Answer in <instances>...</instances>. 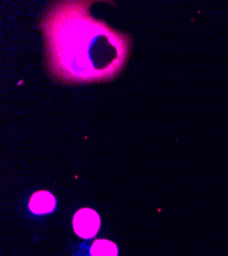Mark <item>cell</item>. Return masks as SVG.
I'll list each match as a JSON object with an SVG mask.
<instances>
[{
    "mask_svg": "<svg viewBox=\"0 0 228 256\" xmlns=\"http://www.w3.org/2000/svg\"><path fill=\"white\" fill-rule=\"evenodd\" d=\"M100 226V218L97 212L90 208H82L73 218L75 232L83 239L93 238Z\"/></svg>",
    "mask_w": 228,
    "mask_h": 256,
    "instance_id": "1",
    "label": "cell"
},
{
    "mask_svg": "<svg viewBox=\"0 0 228 256\" xmlns=\"http://www.w3.org/2000/svg\"><path fill=\"white\" fill-rule=\"evenodd\" d=\"M56 205L55 198L47 190H40L31 197L29 208L35 214H46L54 210Z\"/></svg>",
    "mask_w": 228,
    "mask_h": 256,
    "instance_id": "2",
    "label": "cell"
},
{
    "mask_svg": "<svg viewBox=\"0 0 228 256\" xmlns=\"http://www.w3.org/2000/svg\"><path fill=\"white\" fill-rule=\"evenodd\" d=\"M92 256H118V247L109 240H97L91 247Z\"/></svg>",
    "mask_w": 228,
    "mask_h": 256,
    "instance_id": "3",
    "label": "cell"
}]
</instances>
